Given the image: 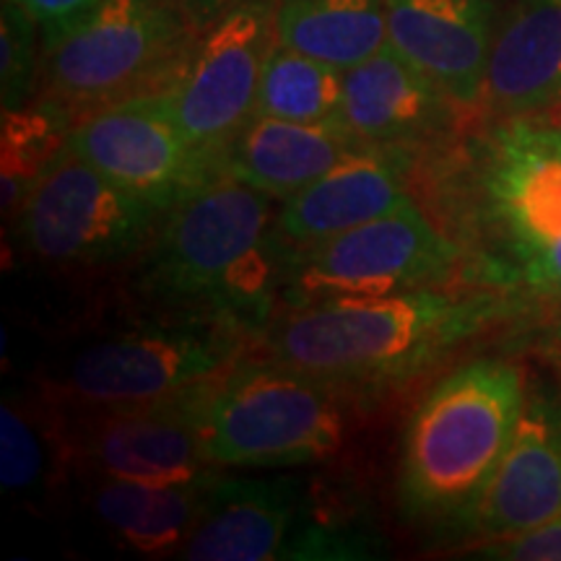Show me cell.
<instances>
[{
  "label": "cell",
  "mask_w": 561,
  "mask_h": 561,
  "mask_svg": "<svg viewBox=\"0 0 561 561\" xmlns=\"http://www.w3.org/2000/svg\"><path fill=\"white\" fill-rule=\"evenodd\" d=\"M255 115L291 123H343V70L276 39L263 68Z\"/></svg>",
  "instance_id": "cell-23"
},
{
  "label": "cell",
  "mask_w": 561,
  "mask_h": 561,
  "mask_svg": "<svg viewBox=\"0 0 561 561\" xmlns=\"http://www.w3.org/2000/svg\"><path fill=\"white\" fill-rule=\"evenodd\" d=\"M468 551L494 561H561V515L523 533L476 541Z\"/></svg>",
  "instance_id": "cell-26"
},
{
  "label": "cell",
  "mask_w": 561,
  "mask_h": 561,
  "mask_svg": "<svg viewBox=\"0 0 561 561\" xmlns=\"http://www.w3.org/2000/svg\"><path fill=\"white\" fill-rule=\"evenodd\" d=\"M73 117L58 104L34 96L26 107L3 112V170H0V210L16 221L42 172L66 146Z\"/></svg>",
  "instance_id": "cell-22"
},
{
  "label": "cell",
  "mask_w": 561,
  "mask_h": 561,
  "mask_svg": "<svg viewBox=\"0 0 561 561\" xmlns=\"http://www.w3.org/2000/svg\"><path fill=\"white\" fill-rule=\"evenodd\" d=\"M500 314L502 299L491 291L424 286L284 310L263 328L255 348L362 398L416 380Z\"/></svg>",
  "instance_id": "cell-1"
},
{
  "label": "cell",
  "mask_w": 561,
  "mask_h": 561,
  "mask_svg": "<svg viewBox=\"0 0 561 561\" xmlns=\"http://www.w3.org/2000/svg\"><path fill=\"white\" fill-rule=\"evenodd\" d=\"M462 112L390 42L343 70V125L367 146L411 153L437 149L455 136Z\"/></svg>",
  "instance_id": "cell-13"
},
{
  "label": "cell",
  "mask_w": 561,
  "mask_h": 561,
  "mask_svg": "<svg viewBox=\"0 0 561 561\" xmlns=\"http://www.w3.org/2000/svg\"><path fill=\"white\" fill-rule=\"evenodd\" d=\"M58 426L45 432L32 411H24L19 401L5 398L0 409V483L13 496L45 491L53 466V442H58Z\"/></svg>",
  "instance_id": "cell-24"
},
{
  "label": "cell",
  "mask_w": 561,
  "mask_h": 561,
  "mask_svg": "<svg viewBox=\"0 0 561 561\" xmlns=\"http://www.w3.org/2000/svg\"><path fill=\"white\" fill-rule=\"evenodd\" d=\"M481 110L530 121L561 110V0H517L502 16Z\"/></svg>",
  "instance_id": "cell-18"
},
{
  "label": "cell",
  "mask_w": 561,
  "mask_h": 561,
  "mask_svg": "<svg viewBox=\"0 0 561 561\" xmlns=\"http://www.w3.org/2000/svg\"><path fill=\"white\" fill-rule=\"evenodd\" d=\"M553 125H557V128H559V133H561V121H551Z\"/></svg>",
  "instance_id": "cell-29"
},
{
  "label": "cell",
  "mask_w": 561,
  "mask_h": 561,
  "mask_svg": "<svg viewBox=\"0 0 561 561\" xmlns=\"http://www.w3.org/2000/svg\"><path fill=\"white\" fill-rule=\"evenodd\" d=\"M167 210L138 198L68 146L50 161L13 221L30 255L50 265L136 261Z\"/></svg>",
  "instance_id": "cell-9"
},
{
  "label": "cell",
  "mask_w": 561,
  "mask_h": 561,
  "mask_svg": "<svg viewBox=\"0 0 561 561\" xmlns=\"http://www.w3.org/2000/svg\"><path fill=\"white\" fill-rule=\"evenodd\" d=\"M351 398L268 356L231 364L203 396V450L214 468H301L333 460Z\"/></svg>",
  "instance_id": "cell-5"
},
{
  "label": "cell",
  "mask_w": 561,
  "mask_h": 561,
  "mask_svg": "<svg viewBox=\"0 0 561 561\" xmlns=\"http://www.w3.org/2000/svg\"><path fill=\"white\" fill-rule=\"evenodd\" d=\"M473 206L502 268L561 297V136L549 117L496 121L476 144Z\"/></svg>",
  "instance_id": "cell-7"
},
{
  "label": "cell",
  "mask_w": 561,
  "mask_h": 561,
  "mask_svg": "<svg viewBox=\"0 0 561 561\" xmlns=\"http://www.w3.org/2000/svg\"><path fill=\"white\" fill-rule=\"evenodd\" d=\"M198 32L180 0H100L45 42L37 96L76 123L112 104L170 91Z\"/></svg>",
  "instance_id": "cell-4"
},
{
  "label": "cell",
  "mask_w": 561,
  "mask_h": 561,
  "mask_svg": "<svg viewBox=\"0 0 561 561\" xmlns=\"http://www.w3.org/2000/svg\"><path fill=\"white\" fill-rule=\"evenodd\" d=\"M388 42L462 110H479L500 0H385Z\"/></svg>",
  "instance_id": "cell-15"
},
{
  "label": "cell",
  "mask_w": 561,
  "mask_h": 561,
  "mask_svg": "<svg viewBox=\"0 0 561 561\" xmlns=\"http://www.w3.org/2000/svg\"><path fill=\"white\" fill-rule=\"evenodd\" d=\"M66 146L125 191L164 210L224 174L187 144L170 91L91 112L73 123Z\"/></svg>",
  "instance_id": "cell-12"
},
{
  "label": "cell",
  "mask_w": 561,
  "mask_h": 561,
  "mask_svg": "<svg viewBox=\"0 0 561 561\" xmlns=\"http://www.w3.org/2000/svg\"><path fill=\"white\" fill-rule=\"evenodd\" d=\"M240 3H248V0H180V5L187 11V16L193 19V24L198 30L214 24L216 19L231 9H237Z\"/></svg>",
  "instance_id": "cell-28"
},
{
  "label": "cell",
  "mask_w": 561,
  "mask_h": 561,
  "mask_svg": "<svg viewBox=\"0 0 561 561\" xmlns=\"http://www.w3.org/2000/svg\"><path fill=\"white\" fill-rule=\"evenodd\" d=\"M224 471L185 483L100 479L91 483V512L115 541L140 557H170L185 549L206 515L210 491Z\"/></svg>",
  "instance_id": "cell-20"
},
{
  "label": "cell",
  "mask_w": 561,
  "mask_h": 561,
  "mask_svg": "<svg viewBox=\"0 0 561 561\" xmlns=\"http://www.w3.org/2000/svg\"><path fill=\"white\" fill-rule=\"evenodd\" d=\"M364 146L343 123H291L255 115L231 138L221 172L284 203Z\"/></svg>",
  "instance_id": "cell-19"
},
{
  "label": "cell",
  "mask_w": 561,
  "mask_h": 561,
  "mask_svg": "<svg viewBox=\"0 0 561 561\" xmlns=\"http://www.w3.org/2000/svg\"><path fill=\"white\" fill-rule=\"evenodd\" d=\"M525 396L523 369L504 359L460 364L426 390L398 455L403 520L460 530L515 437Z\"/></svg>",
  "instance_id": "cell-3"
},
{
  "label": "cell",
  "mask_w": 561,
  "mask_h": 561,
  "mask_svg": "<svg viewBox=\"0 0 561 561\" xmlns=\"http://www.w3.org/2000/svg\"><path fill=\"white\" fill-rule=\"evenodd\" d=\"M280 45L348 70L388 45L385 0H276Z\"/></svg>",
  "instance_id": "cell-21"
},
{
  "label": "cell",
  "mask_w": 561,
  "mask_h": 561,
  "mask_svg": "<svg viewBox=\"0 0 561 561\" xmlns=\"http://www.w3.org/2000/svg\"><path fill=\"white\" fill-rule=\"evenodd\" d=\"M210 382V380H208ZM208 382L146 405L55 411L68 460L100 479L185 483L216 473L203 450L201 411Z\"/></svg>",
  "instance_id": "cell-10"
},
{
  "label": "cell",
  "mask_w": 561,
  "mask_h": 561,
  "mask_svg": "<svg viewBox=\"0 0 561 561\" xmlns=\"http://www.w3.org/2000/svg\"><path fill=\"white\" fill-rule=\"evenodd\" d=\"M159 314L76 351L45 385L53 405L100 411L157 403L214 380L255 348V335L231 320Z\"/></svg>",
  "instance_id": "cell-6"
},
{
  "label": "cell",
  "mask_w": 561,
  "mask_h": 561,
  "mask_svg": "<svg viewBox=\"0 0 561 561\" xmlns=\"http://www.w3.org/2000/svg\"><path fill=\"white\" fill-rule=\"evenodd\" d=\"M276 203L229 174L206 182L167 210L138 255V294L157 312L224 318L257 341L276 318L294 252Z\"/></svg>",
  "instance_id": "cell-2"
},
{
  "label": "cell",
  "mask_w": 561,
  "mask_h": 561,
  "mask_svg": "<svg viewBox=\"0 0 561 561\" xmlns=\"http://www.w3.org/2000/svg\"><path fill=\"white\" fill-rule=\"evenodd\" d=\"M276 39V0H248L198 32L170 96L187 144L214 164L221 167L231 138L255 117Z\"/></svg>",
  "instance_id": "cell-11"
},
{
  "label": "cell",
  "mask_w": 561,
  "mask_h": 561,
  "mask_svg": "<svg viewBox=\"0 0 561 561\" xmlns=\"http://www.w3.org/2000/svg\"><path fill=\"white\" fill-rule=\"evenodd\" d=\"M419 153L364 146L278 206L276 227L294 250L331 240L411 201Z\"/></svg>",
  "instance_id": "cell-16"
},
{
  "label": "cell",
  "mask_w": 561,
  "mask_h": 561,
  "mask_svg": "<svg viewBox=\"0 0 561 561\" xmlns=\"http://www.w3.org/2000/svg\"><path fill=\"white\" fill-rule=\"evenodd\" d=\"M307 489L294 476L237 479L221 473L206 515L180 551L191 561H278L305 515Z\"/></svg>",
  "instance_id": "cell-17"
},
{
  "label": "cell",
  "mask_w": 561,
  "mask_h": 561,
  "mask_svg": "<svg viewBox=\"0 0 561 561\" xmlns=\"http://www.w3.org/2000/svg\"><path fill=\"white\" fill-rule=\"evenodd\" d=\"M462 261L460 244L411 198L362 227L294 250L278 312L331 299L447 286Z\"/></svg>",
  "instance_id": "cell-8"
},
{
  "label": "cell",
  "mask_w": 561,
  "mask_h": 561,
  "mask_svg": "<svg viewBox=\"0 0 561 561\" xmlns=\"http://www.w3.org/2000/svg\"><path fill=\"white\" fill-rule=\"evenodd\" d=\"M13 3L24 5L37 19L42 26V42H50L89 9H94L100 0H13Z\"/></svg>",
  "instance_id": "cell-27"
},
{
  "label": "cell",
  "mask_w": 561,
  "mask_h": 561,
  "mask_svg": "<svg viewBox=\"0 0 561 561\" xmlns=\"http://www.w3.org/2000/svg\"><path fill=\"white\" fill-rule=\"evenodd\" d=\"M561 515V401L528 390L515 437L455 536L486 541Z\"/></svg>",
  "instance_id": "cell-14"
},
{
  "label": "cell",
  "mask_w": 561,
  "mask_h": 561,
  "mask_svg": "<svg viewBox=\"0 0 561 561\" xmlns=\"http://www.w3.org/2000/svg\"><path fill=\"white\" fill-rule=\"evenodd\" d=\"M42 26L24 5L3 0L0 11V104L3 112L26 107L39 91Z\"/></svg>",
  "instance_id": "cell-25"
}]
</instances>
